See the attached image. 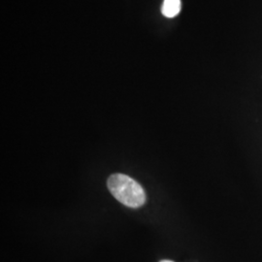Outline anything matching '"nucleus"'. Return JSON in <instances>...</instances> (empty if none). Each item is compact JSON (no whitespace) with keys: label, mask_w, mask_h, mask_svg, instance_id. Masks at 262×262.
Listing matches in <instances>:
<instances>
[{"label":"nucleus","mask_w":262,"mask_h":262,"mask_svg":"<svg viewBox=\"0 0 262 262\" xmlns=\"http://www.w3.org/2000/svg\"><path fill=\"white\" fill-rule=\"evenodd\" d=\"M107 186L113 196L129 208H139L146 202V193L140 184L127 175L117 173L111 175Z\"/></svg>","instance_id":"1"},{"label":"nucleus","mask_w":262,"mask_h":262,"mask_svg":"<svg viewBox=\"0 0 262 262\" xmlns=\"http://www.w3.org/2000/svg\"><path fill=\"white\" fill-rule=\"evenodd\" d=\"M181 7V0H164L161 12L167 18H174L180 13Z\"/></svg>","instance_id":"2"},{"label":"nucleus","mask_w":262,"mask_h":262,"mask_svg":"<svg viewBox=\"0 0 262 262\" xmlns=\"http://www.w3.org/2000/svg\"><path fill=\"white\" fill-rule=\"evenodd\" d=\"M160 262H173V261H170V260H161Z\"/></svg>","instance_id":"3"}]
</instances>
